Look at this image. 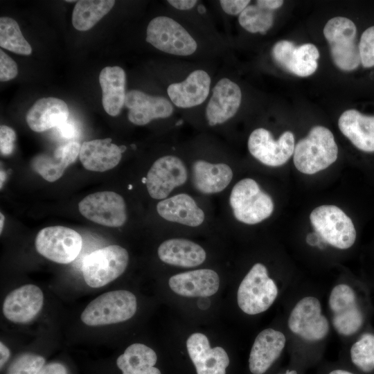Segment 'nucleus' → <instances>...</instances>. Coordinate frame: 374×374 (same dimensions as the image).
<instances>
[{
  "label": "nucleus",
  "instance_id": "nucleus-43",
  "mask_svg": "<svg viewBox=\"0 0 374 374\" xmlns=\"http://www.w3.org/2000/svg\"><path fill=\"white\" fill-rule=\"evenodd\" d=\"M168 2L176 9L186 10L193 8L197 1L196 0H169Z\"/></svg>",
  "mask_w": 374,
  "mask_h": 374
},
{
  "label": "nucleus",
  "instance_id": "nucleus-45",
  "mask_svg": "<svg viewBox=\"0 0 374 374\" xmlns=\"http://www.w3.org/2000/svg\"><path fill=\"white\" fill-rule=\"evenodd\" d=\"M0 366L2 368L10 357L9 349L2 342L0 343Z\"/></svg>",
  "mask_w": 374,
  "mask_h": 374
},
{
  "label": "nucleus",
  "instance_id": "nucleus-28",
  "mask_svg": "<svg viewBox=\"0 0 374 374\" xmlns=\"http://www.w3.org/2000/svg\"><path fill=\"white\" fill-rule=\"evenodd\" d=\"M158 256L163 262L181 267L198 266L204 262L206 256L201 246L184 238L163 242L158 248Z\"/></svg>",
  "mask_w": 374,
  "mask_h": 374
},
{
  "label": "nucleus",
  "instance_id": "nucleus-21",
  "mask_svg": "<svg viewBox=\"0 0 374 374\" xmlns=\"http://www.w3.org/2000/svg\"><path fill=\"white\" fill-rule=\"evenodd\" d=\"M168 284L175 293L182 296L206 297L217 292L220 278L214 270L201 269L174 275Z\"/></svg>",
  "mask_w": 374,
  "mask_h": 374
},
{
  "label": "nucleus",
  "instance_id": "nucleus-44",
  "mask_svg": "<svg viewBox=\"0 0 374 374\" xmlns=\"http://www.w3.org/2000/svg\"><path fill=\"white\" fill-rule=\"evenodd\" d=\"M256 4L262 8L274 10L279 8L283 4V1L280 0H259Z\"/></svg>",
  "mask_w": 374,
  "mask_h": 374
},
{
  "label": "nucleus",
  "instance_id": "nucleus-40",
  "mask_svg": "<svg viewBox=\"0 0 374 374\" xmlns=\"http://www.w3.org/2000/svg\"><path fill=\"white\" fill-rule=\"evenodd\" d=\"M249 3L250 1L248 0H221L220 1L222 10L231 15L240 14Z\"/></svg>",
  "mask_w": 374,
  "mask_h": 374
},
{
  "label": "nucleus",
  "instance_id": "nucleus-18",
  "mask_svg": "<svg viewBox=\"0 0 374 374\" xmlns=\"http://www.w3.org/2000/svg\"><path fill=\"white\" fill-rule=\"evenodd\" d=\"M242 100L240 87L228 78L220 80L206 109V116L211 126L221 124L232 118L238 112Z\"/></svg>",
  "mask_w": 374,
  "mask_h": 374
},
{
  "label": "nucleus",
  "instance_id": "nucleus-41",
  "mask_svg": "<svg viewBox=\"0 0 374 374\" xmlns=\"http://www.w3.org/2000/svg\"><path fill=\"white\" fill-rule=\"evenodd\" d=\"M61 136L66 139L74 138L78 132L76 125L71 121H66L56 127Z\"/></svg>",
  "mask_w": 374,
  "mask_h": 374
},
{
  "label": "nucleus",
  "instance_id": "nucleus-23",
  "mask_svg": "<svg viewBox=\"0 0 374 374\" xmlns=\"http://www.w3.org/2000/svg\"><path fill=\"white\" fill-rule=\"evenodd\" d=\"M69 111L62 100L47 97L37 100L28 111L26 121L29 127L36 132L57 127L68 121Z\"/></svg>",
  "mask_w": 374,
  "mask_h": 374
},
{
  "label": "nucleus",
  "instance_id": "nucleus-13",
  "mask_svg": "<svg viewBox=\"0 0 374 374\" xmlns=\"http://www.w3.org/2000/svg\"><path fill=\"white\" fill-rule=\"evenodd\" d=\"M251 154L262 163L272 167L285 164L294 151V136L290 131L284 132L278 140H274L266 129L253 130L248 139Z\"/></svg>",
  "mask_w": 374,
  "mask_h": 374
},
{
  "label": "nucleus",
  "instance_id": "nucleus-24",
  "mask_svg": "<svg viewBox=\"0 0 374 374\" xmlns=\"http://www.w3.org/2000/svg\"><path fill=\"white\" fill-rule=\"evenodd\" d=\"M120 146L109 138L84 142L80 147V160L85 169L105 172L116 167L122 157Z\"/></svg>",
  "mask_w": 374,
  "mask_h": 374
},
{
  "label": "nucleus",
  "instance_id": "nucleus-51",
  "mask_svg": "<svg viewBox=\"0 0 374 374\" xmlns=\"http://www.w3.org/2000/svg\"><path fill=\"white\" fill-rule=\"evenodd\" d=\"M182 123H183L182 121H179L177 123V125H181Z\"/></svg>",
  "mask_w": 374,
  "mask_h": 374
},
{
  "label": "nucleus",
  "instance_id": "nucleus-11",
  "mask_svg": "<svg viewBox=\"0 0 374 374\" xmlns=\"http://www.w3.org/2000/svg\"><path fill=\"white\" fill-rule=\"evenodd\" d=\"M287 325L291 332L308 341L324 339L330 330L327 318L321 314V305L314 296H305L292 310Z\"/></svg>",
  "mask_w": 374,
  "mask_h": 374
},
{
  "label": "nucleus",
  "instance_id": "nucleus-19",
  "mask_svg": "<svg viewBox=\"0 0 374 374\" xmlns=\"http://www.w3.org/2000/svg\"><path fill=\"white\" fill-rule=\"evenodd\" d=\"M125 105L129 109V121L137 125H144L155 118L172 115L171 103L162 96H152L139 90L126 93Z\"/></svg>",
  "mask_w": 374,
  "mask_h": 374
},
{
  "label": "nucleus",
  "instance_id": "nucleus-49",
  "mask_svg": "<svg viewBox=\"0 0 374 374\" xmlns=\"http://www.w3.org/2000/svg\"><path fill=\"white\" fill-rule=\"evenodd\" d=\"M283 374H297L296 371H294V370H291V371H287L285 373Z\"/></svg>",
  "mask_w": 374,
  "mask_h": 374
},
{
  "label": "nucleus",
  "instance_id": "nucleus-26",
  "mask_svg": "<svg viewBox=\"0 0 374 374\" xmlns=\"http://www.w3.org/2000/svg\"><path fill=\"white\" fill-rule=\"evenodd\" d=\"M338 126L357 148L364 152H374V116L348 109L340 116Z\"/></svg>",
  "mask_w": 374,
  "mask_h": 374
},
{
  "label": "nucleus",
  "instance_id": "nucleus-4",
  "mask_svg": "<svg viewBox=\"0 0 374 374\" xmlns=\"http://www.w3.org/2000/svg\"><path fill=\"white\" fill-rule=\"evenodd\" d=\"M229 202L235 217L247 224L268 218L274 208L271 197L250 178L243 179L233 186Z\"/></svg>",
  "mask_w": 374,
  "mask_h": 374
},
{
  "label": "nucleus",
  "instance_id": "nucleus-12",
  "mask_svg": "<svg viewBox=\"0 0 374 374\" xmlns=\"http://www.w3.org/2000/svg\"><path fill=\"white\" fill-rule=\"evenodd\" d=\"M78 208L85 218L105 226L119 227L127 220L125 200L113 191L90 194L80 202Z\"/></svg>",
  "mask_w": 374,
  "mask_h": 374
},
{
  "label": "nucleus",
  "instance_id": "nucleus-35",
  "mask_svg": "<svg viewBox=\"0 0 374 374\" xmlns=\"http://www.w3.org/2000/svg\"><path fill=\"white\" fill-rule=\"evenodd\" d=\"M238 21L249 33L265 34L273 25L274 13L257 4L251 5L240 14Z\"/></svg>",
  "mask_w": 374,
  "mask_h": 374
},
{
  "label": "nucleus",
  "instance_id": "nucleus-7",
  "mask_svg": "<svg viewBox=\"0 0 374 374\" xmlns=\"http://www.w3.org/2000/svg\"><path fill=\"white\" fill-rule=\"evenodd\" d=\"M310 222L330 245L348 249L355 242L357 233L351 219L338 206L321 205L312 210Z\"/></svg>",
  "mask_w": 374,
  "mask_h": 374
},
{
  "label": "nucleus",
  "instance_id": "nucleus-8",
  "mask_svg": "<svg viewBox=\"0 0 374 374\" xmlns=\"http://www.w3.org/2000/svg\"><path fill=\"white\" fill-rule=\"evenodd\" d=\"M356 33L355 24L346 17L330 19L324 26L323 34L330 44L332 60L342 71H353L361 63Z\"/></svg>",
  "mask_w": 374,
  "mask_h": 374
},
{
  "label": "nucleus",
  "instance_id": "nucleus-6",
  "mask_svg": "<svg viewBox=\"0 0 374 374\" xmlns=\"http://www.w3.org/2000/svg\"><path fill=\"white\" fill-rule=\"evenodd\" d=\"M129 255L119 245H109L96 249L84 259L82 270L86 283L98 288L118 278L125 270Z\"/></svg>",
  "mask_w": 374,
  "mask_h": 374
},
{
  "label": "nucleus",
  "instance_id": "nucleus-36",
  "mask_svg": "<svg viewBox=\"0 0 374 374\" xmlns=\"http://www.w3.org/2000/svg\"><path fill=\"white\" fill-rule=\"evenodd\" d=\"M44 364L45 359L42 356L25 353L11 363L6 374H37Z\"/></svg>",
  "mask_w": 374,
  "mask_h": 374
},
{
  "label": "nucleus",
  "instance_id": "nucleus-2",
  "mask_svg": "<svg viewBox=\"0 0 374 374\" xmlns=\"http://www.w3.org/2000/svg\"><path fill=\"white\" fill-rule=\"evenodd\" d=\"M332 323L337 333L352 337L360 333L368 319L367 306L356 290L346 283L335 286L328 299Z\"/></svg>",
  "mask_w": 374,
  "mask_h": 374
},
{
  "label": "nucleus",
  "instance_id": "nucleus-50",
  "mask_svg": "<svg viewBox=\"0 0 374 374\" xmlns=\"http://www.w3.org/2000/svg\"><path fill=\"white\" fill-rule=\"evenodd\" d=\"M120 147H121L122 152H123L126 150V147L124 145H121Z\"/></svg>",
  "mask_w": 374,
  "mask_h": 374
},
{
  "label": "nucleus",
  "instance_id": "nucleus-34",
  "mask_svg": "<svg viewBox=\"0 0 374 374\" xmlns=\"http://www.w3.org/2000/svg\"><path fill=\"white\" fill-rule=\"evenodd\" d=\"M0 46L10 51L29 55L32 48L24 37L17 22L10 17L0 18Z\"/></svg>",
  "mask_w": 374,
  "mask_h": 374
},
{
  "label": "nucleus",
  "instance_id": "nucleus-30",
  "mask_svg": "<svg viewBox=\"0 0 374 374\" xmlns=\"http://www.w3.org/2000/svg\"><path fill=\"white\" fill-rule=\"evenodd\" d=\"M232 177V170L225 163H211L197 160L193 165V185L204 194L222 191L229 184Z\"/></svg>",
  "mask_w": 374,
  "mask_h": 374
},
{
  "label": "nucleus",
  "instance_id": "nucleus-29",
  "mask_svg": "<svg viewBox=\"0 0 374 374\" xmlns=\"http://www.w3.org/2000/svg\"><path fill=\"white\" fill-rule=\"evenodd\" d=\"M102 89V104L105 111L112 116H118L125 105L126 76L118 66H106L99 74Z\"/></svg>",
  "mask_w": 374,
  "mask_h": 374
},
{
  "label": "nucleus",
  "instance_id": "nucleus-22",
  "mask_svg": "<svg viewBox=\"0 0 374 374\" xmlns=\"http://www.w3.org/2000/svg\"><path fill=\"white\" fill-rule=\"evenodd\" d=\"M211 85L209 75L203 70L193 71L183 82L168 86L171 101L178 107L190 108L202 104L207 98Z\"/></svg>",
  "mask_w": 374,
  "mask_h": 374
},
{
  "label": "nucleus",
  "instance_id": "nucleus-31",
  "mask_svg": "<svg viewBox=\"0 0 374 374\" xmlns=\"http://www.w3.org/2000/svg\"><path fill=\"white\" fill-rule=\"evenodd\" d=\"M156 353L150 347L140 343L128 346L116 361L123 374H161L154 366L157 363Z\"/></svg>",
  "mask_w": 374,
  "mask_h": 374
},
{
  "label": "nucleus",
  "instance_id": "nucleus-9",
  "mask_svg": "<svg viewBox=\"0 0 374 374\" xmlns=\"http://www.w3.org/2000/svg\"><path fill=\"white\" fill-rule=\"evenodd\" d=\"M146 33L148 43L167 53L187 56L195 53L197 47L195 40L181 24L166 16L152 19Z\"/></svg>",
  "mask_w": 374,
  "mask_h": 374
},
{
  "label": "nucleus",
  "instance_id": "nucleus-14",
  "mask_svg": "<svg viewBox=\"0 0 374 374\" xmlns=\"http://www.w3.org/2000/svg\"><path fill=\"white\" fill-rule=\"evenodd\" d=\"M186 168L183 161L175 156H164L154 161L146 177L149 195L156 199H164L176 187L187 179Z\"/></svg>",
  "mask_w": 374,
  "mask_h": 374
},
{
  "label": "nucleus",
  "instance_id": "nucleus-42",
  "mask_svg": "<svg viewBox=\"0 0 374 374\" xmlns=\"http://www.w3.org/2000/svg\"><path fill=\"white\" fill-rule=\"evenodd\" d=\"M37 374H68V371L62 364L53 362L44 365Z\"/></svg>",
  "mask_w": 374,
  "mask_h": 374
},
{
  "label": "nucleus",
  "instance_id": "nucleus-20",
  "mask_svg": "<svg viewBox=\"0 0 374 374\" xmlns=\"http://www.w3.org/2000/svg\"><path fill=\"white\" fill-rule=\"evenodd\" d=\"M286 344L285 335L279 330L267 328L256 337L249 358L253 374H263L280 357Z\"/></svg>",
  "mask_w": 374,
  "mask_h": 374
},
{
  "label": "nucleus",
  "instance_id": "nucleus-15",
  "mask_svg": "<svg viewBox=\"0 0 374 374\" xmlns=\"http://www.w3.org/2000/svg\"><path fill=\"white\" fill-rule=\"evenodd\" d=\"M271 54L280 67L300 77L312 75L318 66L319 52L312 44L296 46L290 41L281 40L274 44Z\"/></svg>",
  "mask_w": 374,
  "mask_h": 374
},
{
  "label": "nucleus",
  "instance_id": "nucleus-1",
  "mask_svg": "<svg viewBox=\"0 0 374 374\" xmlns=\"http://www.w3.org/2000/svg\"><path fill=\"white\" fill-rule=\"evenodd\" d=\"M337 157L338 148L332 133L323 126L317 125L296 143L293 160L299 172L313 175L328 168Z\"/></svg>",
  "mask_w": 374,
  "mask_h": 374
},
{
  "label": "nucleus",
  "instance_id": "nucleus-27",
  "mask_svg": "<svg viewBox=\"0 0 374 374\" xmlns=\"http://www.w3.org/2000/svg\"><path fill=\"white\" fill-rule=\"evenodd\" d=\"M157 211L168 221L189 226H197L204 220V211L192 197L185 193L161 200L157 205Z\"/></svg>",
  "mask_w": 374,
  "mask_h": 374
},
{
  "label": "nucleus",
  "instance_id": "nucleus-16",
  "mask_svg": "<svg viewBox=\"0 0 374 374\" xmlns=\"http://www.w3.org/2000/svg\"><path fill=\"white\" fill-rule=\"evenodd\" d=\"M43 303L44 295L40 288L34 285H25L7 295L3 303V313L11 322L25 323L38 314Z\"/></svg>",
  "mask_w": 374,
  "mask_h": 374
},
{
  "label": "nucleus",
  "instance_id": "nucleus-5",
  "mask_svg": "<svg viewBox=\"0 0 374 374\" xmlns=\"http://www.w3.org/2000/svg\"><path fill=\"white\" fill-rule=\"evenodd\" d=\"M278 287L269 277L266 267L255 264L240 283L237 301L240 310L249 315L268 310L278 296Z\"/></svg>",
  "mask_w": 374,
  "mask_h": 374
},
{
  "label": "nucleus",
  "instance_id": "nucleus-46",
  "mask_svg": "<svg viewBox=\"0 0 374 374\" xmlns=\"http://www.w3.org/2000/svg\"><path fill=\"white\" fill-rule=\"evenodd\" d=\"M328 374H354L350 371L341 369H337L330 371Z\"/></svg>",
  "mask_w": 374,
  "mask_h": 374
},
{
  "label": "nucleus",
  "instance_id": "nucleus-3",
  "mask_svg": "<svg viewBox=\"0 0 374 374\" xmlns=\"http://www.w3.org/2000/svg\"><path fill=\"white\" fill-rule=\"evenodd\" d=\"M136 308V298L132 292L115 290L104 293L90 302L80 319L91 326L117 323L132 318Z\"/></svg>",
  "mask_w": 374,
  "mask_h": 374
},
{
  "label": "nucleus",
  "instance_id": "nucleus-38",
  "mask_svg": "<svg viewBox=\"0 0 374 374\" xmlns=\"http://www.w3.org/2000/svg\"><path fill=\"white\" fill-rule=\"evenodd\" d=\"M18 73L16 62L1 49L0 50V80L8 81L15 78Z\"/></svg>",
  "mask_w": 374,
  "mask_h": 374
},
{
  "label": "nucleus",
  "instance_id": "nucleus-47",
  "mask_svg": "<svg viewBox=\"0 0 374 374\" xmlns=\"http://www.w3.org/2000/svg\"><path fill=\"white\" fill-rule=\"evenodd\" d=\"M0 216H1L0 233H1L3 226V223H4V215L1 213Z\"/></svg>",
  "mask_w": 374,
  "mask_h": 374
},
{
  "label": "nucleus",
  "instance_id": "nucleus-33",
  "mask_svg": "<svg viewBox=\"0 0 374 374\" xmlns=\"http://www.w3.org/2000/svg\"><path fill=\"white\" fill-rule=\"evenodd\" d=\"M352 363L364 373L374 371V332L365 330L359 333L350 349Z\"/></svg>",
  "mask_w": 374,
  "mask_h": 374
},
{
  "label": "nucleus",
  "instance_id": "nucleus-32",
  "mask_svg": "<svg viewBox=\"0 0 374 374\" xmlns=\"http://www.w3.org/2000/svg\"><path fill=\"white\" fill-rule=\"evenodd\" d=\"M115 4L114 0H82L75 5L72 15L73 27L88 30L106 15Z\"/></svg>",
  "mask_w": 374,
  "mask_h": 374
},
{
  "label": "nucleus",
  "instance_id": "nucleus-48",
  "mask_svg": "<svg viewBox=\"0 0 374 374\" xmlns=\"http://www.w3.org/2000/svg\"><path fill=\"white\" fill-rule=\"evenodd\" d=\"M198 11L199 13L203 14L206 12V8L203 5H199L198 6Z\"/></svg>",
  "mask_w": 374,
  "mask_h": 374
},
{
  "label": "nucleus",
  "instance_id": "nucleus-39",
  "mask_svg": "<svg viewBox=\"0 0 374 374\" xmlns=\"http://www.w3.org/2000/svg\"><path fill=\"white\" fill-rule=\"evenodd\" d=\"M16 139L15 131L7 125L0 127V150L1 155H10L14 150V143Z\"/></svg>",
  "mask_w": 374,
  "mask_h": 374
},
{
  "label": "nucleus",
  "instance_id": "nucleus-10",
  "mask_svg": "<svg viewBox=\"0 0 374 374\" xmlns=\"http://www.w3.org/2000/svg\"><path fill=\"white\" fill-rule=\"evenodd\" d=\"M82 239L79 233L63 226H48L40 230L35 241L37 251L60 264H69L80 253Z\"/></svg>",
  "mask_w": 374,
  "mask_h": 374
},
{
  "label": "nucleus",
  "instance_id": "nucleus-25",
  "mask_svg": "<svg viewBox=\"0 0 374 374\" xmlns=\"http://www.w3.org/2000/svg\"><path fill=\"white\" fill-rule=\"evenodd\" d=\"M80 147L78 142L71 141L57 147L51 155H37L31 161L32 168L45 180L55 181L62 176L66 168L76 160Z\"/></svg>",
  "mask_w": 374,
  "mask_h": 374
},
{
  "label": "nucleus",
  "instance_id": "nucleus-17",
  "mask_svg": "<svg viewBox=\"0 0 374 374\" xmlns=\"http://www.w3.org/2000/svg\"><path fill=\"white\" fill-rule=\"evenodd\" d=\"M186 347L197 374H226L229 364L226 352L220 346L211 348L206 335L192 334L186 341Z\"/></svg>",
  "mask_w": 374,
  "mask_h": 374
},
{
  "label": "nucleus",
  "instance_id": "nucleus-37",
  "mask_svg": "<svg viewBox=\"0 0 374 374\" xmlns=\"http://www.w3.org/2000/svg\"><path fill=\"white\" fill-rule=\"evenodd\" d=\"M361 64L364 67L374 66V26L369 27L362 34L359 43Z\"/></svg>",
  "mask_w": 374,
  "mask_h": 374
}]
</instances>
